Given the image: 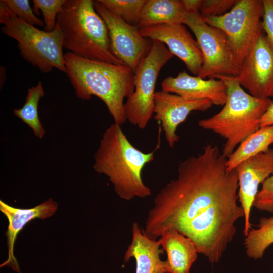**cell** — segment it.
<instances>
[{
	"mask_svg": "<svg viewBox=\"0 0 273 273\" xmlns=\"http://www.w3.org/2000/svg\"><path fill=\"white\" fill-rule=\"evenodd\" d=\"M44 96L43 85L39 81L35 86L28 89L23 106L13 110L14 115L28 125L34 135L39 139H42L46 133L39 119L38 110L39 101Z\"/></svg>",
	"mask_w": 273,
	"mask_h": 273,
	"instance_id": "22",
	"label": "cell"
},
{
	"mask_svg": "<svg viewBox=\"0 0 273 273\" xmlns=\"http://www.w3.org/2000/svg\"><path fill=\"white\" fill-rule=\"evenodd\" d=\"M273 144V125L260 127L241 143L227 157L226 167L229 171L235 170L245 160L267 151Z\"/></svg>",
	"mask_w": 273,
	"mask_h": 273,
	"instance_id": "20",
	"label": "cell"
},
{
	"mask_svg": "<svg viewBox=\"0 0 273 273\" xmlns=\"http://www.w3.org/2000/svg\"><path fill=\"white\" fill-rule=\"evenodd\" d=\"M187 13L183 0H146L139 27L164 24H183Z\"/></svg>",
	"mask_w": 273,
	"mask_h": 273,
	"instance_id": "19",
	"label": "cell"
},
{
	"mask_svg": "<svg viewBox=\"0 0 273 273\" xmlns=\"http://www.w3.org/2000/svg\"><path fill=\"white\" fill-rule=\"evenodd\" d=\"M9 10L20 19L32 25L44 26L43 21L38 18L30 7L29 0H1Z\"/></svg>",
	"mask_w": 273,
	"mask_h": 273,
	"instance_id": "25",
	"label": "cell"
},
{
	"mask_svg": "<svg viewBox=\"0 0 273 273\" xmlns=\"http://www.w3.org/2000/svg\"><path fill=\"white\" fill-rule=\"evenodd\" d=\"M5 68L4 67L1 66V77L2 76V78H1V86L3 84L5 80L3 78V76L6 77L5 75Z\"/></svg>",
	"mask_w": 273,
	"mask_h": 273,
	"instance_id": "31",
	"label": "cell"
},
{
	"mask_svg": "<svg viewBox=\"0 0 273 273\" xmlns=\"http://www.w3.org/2000/svg\"><path fill=\"white\" fill-rule=\"evenodd\" d=\"M214 78L226 84V102L218 113L201 119L198 124L226 139L222 153L228 157L238 145L260 128V119L273 100L246 93L236 77L217 76Z\"/></svg>",
	"mask_w": 273,
	"mask_h": 273,
	"instance_id": "5",
	"label": "cell"
},
{
	"mask_svg": "<svg viewBox=\"0 0 273 273\" xmlns=\"http://www.w3.org/2000/svg\"><path fill=\"white\" fill-rule=\"evenodd\" d=\"M183 24L195 35L203 55V63L198 76L205 79L238 76L240 67L223 31L206 23L199 11L187 12Z\"/></svg>",
	"mask_w": 273,
	"mask_h": 273,
	"instance_id": "8",
	"label": "cell"
},
{
	"mask_svg": "<svg viewBox=\"0 0 273 273\" xmlns=\"http://www.w3.org/2000/svg\"><path fill=\"white\" fill-rule=\"evenodd\" d=\"M187 12H198L201 6L202 0H183Z\"/></svg>",
	"mask_w": 273,
	"mask_h": 273,
	"instance_id": "30",
	"label": "cell"
},
{
	"mask_svg": "<svg viewBox=\"0 0 273 273\" xmlns=\"http://www.w3.org/2000/svg\"><path fill=\"white\" fill-rule=\"evenodd\" d=\"M67 74L77 97L89 100L93 95L106 105L114 123L126 118L124 99L134 90V72L126 65L84 58L68 51L64 54Z\"/></svg>",
	"mask_w": 273,
	"mask_h": 273,
	"instance_id": "2",
	"label": "cell"
},
{
	"mask_svg": "<svg viewBox=\"0 0 273 273\" xmlns=\"http://www.w3.org/2000/svg\"><path fill=\"white\" fill-rule=\"evenodd\" d=\"M155 150L146 153L137 149L120 125L114 123L103 134L94 156L93 168L109 178L121 199L129 201L135 197L146 198L151 191L144 183L142 172L154 160Z\"/></svg>",
	"mask_w": 273,
	"mask_h": 273,
	"instance_id": "3",
	"label": "cell"
},
{
	"mask_svg": "<svg viewBox=\"0 0 273 273\" xmlns=\"http://www.w3.org/2000/svg\"><path fill=\"white\" fill-rule=\"evenodd\" d=\"M238 178V201L244 212L243 234L251 228L250 215L259 186L273 174V149L251 157L235 168Z\"/></svg>",
	"mask_w": 273,
	"mask_h": 273,
	"instance_id": "14",
	"label": "cell"
},
{
	"mask_svg": "<svg viewBox=\"0 0 273 273\" xmlns=\"http://www.w3.org/2000/svg\"><path fill=\"white\" fill-rule=\"evenodd\" d=\"M216 145L207 144L197 156L181 162L177 177L157 194L144 230L151 239L174 229L194 243L211 263L219 262L244 218L238 205V178L229 171Z\"/></svg>",
	"mask_w": 273,
	"mask_h": 273,
	"instance_id": "1",
	"label": "cell"
},
{
	"mask_svg": "<svg viewBox=\"0 0 273 273\" xmlns=\"http://www.w3.org/2000/svg\"><path fill=\"white\" fill-rule=\"evenodd\" d=\"M154 118L160 122L166 140L171 148L179 140L178 126L194 111H205L213 104L208 99H189L164 90L156 92Z\"/></svg>",
	"mask_w": 273,
	"mask_h": 273,
	"instance_id": "13",
	"label": "cell"
},
{
	"mask_svg": "<svg viewBox=\"0 0 273 273\" xmlns=\"http://www.w3.org/2000/svg\"><path fill=\"white\" fill-rule=\"evenodd\" d=\"M162 90L189 99H208L213 104L223 106L227 98V87L223 81L210 78L206 80L192 76L185 71L176 77L168 76L161 83Z\"/></svg>",
	"mask_w": 273,
	"mask_h": 273,
	"instance_id": "15",
	"label": "cell"
},
{
	"mask_svg": "<svg viewBox=\"0 0 273 273\" xmlns=\"http://www.w3.org/2000/svg\"><path fill=\"white\" fill-rule=\"evenodd\" d=\"M263 15V0H238L224 15L203 19L225 33L240 67L262 33Z\"/></svg>",
	"mask_w": 273,
	"mask_h": 273,
	"instance_id": "9",
	"label": "cell"
},
{
	"mask_svg": "<svg viewBox=\"0 0 273 273\" xmlns=\"http://www.w3.org/2000/svg\"><path fill=\"white\" fill-rule=\"evenodd\" d=\"M96 12L105 22L109 31L110 45L114 55L133 72L151 48L139 27L129 24L106 9L98 0L93 1Z\"/></svg>",
	"mask_w": 273,
	"mask_h": 273,
	"instance_id": "10",
	"label": "cell"
},
{
	"mask_svg": "<svg viewBox=\"0 0 273 273\" xmlns=\"http://www.w3.org/2000/svg\"><path fill=\"white\" fill-rule=\"evenodd\" d=\"M272 125H273V101L260 120V127Z\"/></svg>",
	"mask_w": 273,
	"mask_h": 273,
	"instance_id": "29",
	"label": "cell"
},
{
	"mask_svg": "<svg viewBox=\"0 0 273 273\" xmlns=\"http://www.w3.org/2000/svg\"><path fill=\"white\" fill-rule=\"evenodd\" d=\"M106 9L127 23L138 26L146 0H98Z\"/></svg>",
	"mask_w": 273,
	"mask_h": 273,
	"instance_id": "23",
	"label": "cell"
},
{
	"mask_svg": "<svg viewBox=\"0 0 273 273\" xmlns=\"http://www.w3.org/2000/svg\"><path fill=\"white\" fill-rule=\"evenodd\" d=\"M145 38L159 41L179 58L188 70L198 76L203 63L201 50L183 24H164L139 28Z\"/></svg>",
	"mask_w": 273,
	"mask_h": 273,
	"instance_id": "12",
	"label": "cell"
},
{
	"mask_svg": "<svg viewBox=\"0 0 273 273\" xmlns=\"http://www.w3.org/2000/svg\"><path fill=\"white\" fill-rule=\"evenodd\" d=\"M0 23L3 34L16 40L22 57L44 73L56 68L66 73L63 36L56 25L51 32L41 30L19 18L0 1Z\"/></svg>",
	"mask_w": 273,
	"mask_h": 273,
	"instance_id": "6",
	"label": "cell"
},
{
	"mask_svg": "<svg viewBox=\"0 0 273 273\" xmlns=\"http://www.w3.org/2000/svg\"><path fill=\"white\" fill-rule=\"evenodd\" d=\"M236 77L250 95L259 98L273 97V47L263 33L243 61Z\"/></svg>",
	"mask_w": 273,
	"mask_h": 273,
	"instance_id": "11",
	"label": "cell"
},
{
	"mask_svg": "<svg viewBox=\"0 0 273 273\" xmlns=\"http://www.w3.org/2000/svg\"><path fill=\"white\" fill-rule=\"evenodd\" d=\"M238 0H202L199 12L203 18L220 16L229 12Z\"/></svg>",
	"mask_w": 273,
	"mask_h": 273,
	"instance_id": "26",
	"label": "cell"
},
{
	"mask_svg": "<svg viewBox=\"0 0 273 273\" xmlns=\"http://www.w3.org/2000/svg\"><path fill=\"white\" fill-rule=\"evenodd\" d=\"M245 237L244 245L247 256L255 260L261 258L273 244V216L260 218L256 227L251 228Z\"/></svg>",
	"mask_w": 273,
	"mask_h": 273,
	"instance_id": "21",
	"label": "cell"
},
{
	"mask_svg": "<svg viewBox=\"0 0 273 273\" xmlns=\"http://www.w3.org/2000/svg\"><path fill=\"white\" fill-rule=\"evenodd\" d=\"M253 207L273 214V174L262 184L254 199Z\"/></svg>",
	"mask_w": 273,
	"mask_h": 273,
	"instance_id": "27",
	"label": "cell"
},
{
	"mask_svg": "<svg viewBox=\"0 0 273 273\" xmlns=\"http://www.w3.org/2000/svg\"><path fill=\"white\" fill-rule=\"evenodd\" d=\"M63 48L79 57L125 65L113 54L107 26L92 0H66L57 18Z\"/></svg>",
	"mask_w": 273,
	"mask_h": 273,
	"instance_id": "4",
	"label": "cell"
},
{
	"mask_svg": "<svg viewBox=\"0 0 273 273\" xmlns=\"http://www.w3.org/2000/svg\"><path fill=\"white\" fill-rule=\"evenodd\" d=\"M132 240L124 255L126 262L131 258L136 261L135 273H167L165 261L160 259L163 249L161 240L148 237L137 222L132 225Z\"/></svg>",
	"mask_w": 273,
	"mask_h": 273,
	"instance_id": "17",
	"label": "cell"
},
{
	"mask_svg": "<svg viewBox=\"0 0 273 273\" xmlns=\"http://www.w3.org/2000/svg\"><path fill=\"white\" fill-rule=\"evenodd\" d=\"M263 3L262 27L267 39L273 47V0H263Z\"/></svg>",
	"mask_w": 273,
	"mask_h": 273,
	"instance_id": "28",
	"label": "cell"
},
{
	"mask_svg": "<svg viewBox=\"0 0 273 273\" xmlns=\"http://www.w3.org/2000/svg\"><path fill=\"white\" fill-rule=\"evenodd\" d=\"M159 238L167 255V273H189L198 254L192 240L174 229L165 231Z\"/></svg>",
	"mask_w": 273,
	"mask_h": 273,
	"instance_id": "18",
	"label": "cell"
},
{
	"mask_svg": "<svg viewBox=\"0 0 273 273\" xmlns=\"http://www.w3.org/2000/svg\"><path fill=\"white\" fill-rule=\"evenodd\" d=\"M173 56L166 46L152 40L148 54L134 72V90L124 103L126 120L141 129H145L154 114L156 81L162 68Z\"/></svg>",
	"mask_w": 273,
	"mask_h": 273,
	"instance_id": "7",
	"label": "cell"
},
{
	"mask_svg": "<svg viewBox=\"0 0 273 273\" xmlns=\"http://www.w3.org/2000/svg\"><path fill=\"white\" fill-rule=\"evenodd\" d=\"M66 0H33V11L35 15H39L40 10L43 15L44 30L53 31L56 25L57 18L62 10Z\"/></svg>",
	"mask_w": 273,
	"mask_h": 273,
	"instance_id": "24",
	"label": "cell"
},
{
	"mask_svg": "<svg viewBox=\"0 0 273 273\" xmlns=\"http://www.w3.org/2000/svg\"><path fill=\"white\" fill-rule=\"evenodd\" d=\"M58 208L57 203L52 198L29 209H20L9 205L0 201V211L8 220V226L5 234L8 248V259L1 265V267L8 266L20 273L18 263L14 255V244L17 235L31 220L39 218L44 219L53 215Z\"/></svg>",
	"mask_w": 273,
	"mask_h": 273,
	"instance_id": "16",
	"label": "cell"
}]
</instances>
